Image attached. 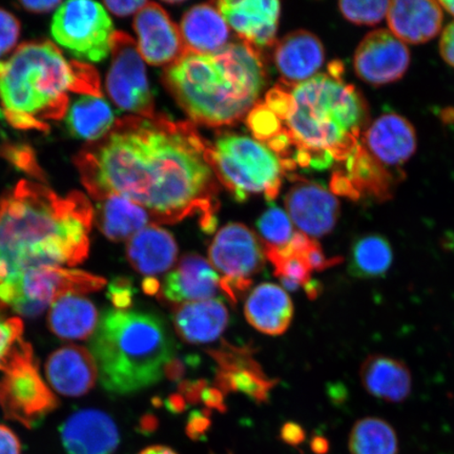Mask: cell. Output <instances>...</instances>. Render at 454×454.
<instances>
[{
  "label": "cell",
  "mask_w": 454,
  "mask_h": 454,
  "mask_svg": "<svg viewBox=\"0 0 454 454\" xmlns=\"http://www.w3.org/2000/svg\"><path fill=\"white\" fill-rule=\"evenodd\" d=\"M211 145L189 121L166 116L117 119L105 137L76 156L82 184L95 201L121 196L146 209L155 224L187 217L212 234L218 225V179Z\"/></svg>",
  "instance_id": "cell-1"
},
{
  "label": "cell",
  "mask_w": 454,
  "mask_h": 454,
  "mask_svg": "<svg viewBox=\"0 0 454 454\" xmlns=\"http://www.w3.org/2000/svg\"><path fill=\"white\" fill-rule=\"evenodd\" d=\"M343 66L334 61L327 73L309 81L272 88L263 101L278 129L265 145L279 157L284 169H325L348 162L369 127L364 96L342 79Z\"/></svg>",
  "instance_id": "cell-2"
},
{
  "label": "cell",
  "mask_w": 454,
  "mask_h": 454,
  "mask_svg": "<svg viewBox=\"0 0 454 454\" xmlns=\"http://www.w3.org/2000/svg\"><path fill=\"white\" fill-rule=\"evenodd\" d=\"M94 209L82 192L60 197L22 180L0 201V283L43 266L88 258Z\"/></svg>",
  "instance_id": "cell-3"
},
{
  "label": "cell",
  "mask_w": 454,
  "mask_h": 454,
  "mask_svg": "<svg viewBox=\"0 0 454 454\" xmlns=\"http://www.w3.org/2000/svg\"><path fill=\"white\" fill-rule=\"evenodd\" d=\"M162 81L186 115L203 126H231L258 104L266 72L258 49L230 43L213 54L186 52Z\"/></svg>",
  "instance_id": "cell-4"
},
{
  "label": "cell",
  "mask_w": 454,
  "mask_h": 454,
  "mask_svg": "<svg viewBox=\"0 0 454 454\" xmlns=\"http://www.w3.org/2000/svg\"><path fill=\"white\" fill-rule=\"evenodd\" d=\"M94 67L67 60L50 42L22 43L0 61V105L11 126L47 132L69 109V93L102 98Z\"/></svg>",
  "instance_id": "cell-5"
},
{
  "label": "cell",
  "mask_w": 454,
  "mask_h": 454,
  "mask_svg": "<svg viewBox=\"0 0 454 454\" xmlns=\"http://www.w3.org/2000/svg\"><path fill=\"white\" fill-rule=\"evenodd\" d=\"M104 388L129 395L160 381L175 343L166 323L145 312H105L90 342Z\"/></svg>",
  "instance_id": "cell-6"
},
{
  "label": "cell",
  "mask_w": 454,
  "mask_h": 454,
  "mask_svg": "<svg viewBox=\"0 0 454 454\" xmlns=\"http://www.w3.org/2000/svg\"><path fill=\"white\" fill-rule=\"evenodd\" d=\"M209 160L218 181L238 202L262 194L274 202L286 169L269 146L246 135L226 133L209 147Z\"/></svg>",
  "instance_id": "cell-7"
},
{
  "label": "cell",
  "mask_w": 454,
  "mask_h": 454,
  "mask_svg": "<svg viewBox=\"0 0 454 454\" xmlns=\"http://www.w3.org/2000/svg\"><path fill=\"white\" fill-rule=\"evenodd\" d=\"M106 283L88 271L43 266L0 283V303L22 316L36 317L66 294L98 292Z\"/></svg>",
  "instance_id": "cell-8"
},
{
  "label": "cell",
  "mask_w": 454,
  "mask_h": 454,
  "mask_svg": "<svg viewBox=\"0 0 454 454\" xmlns=\"http://www.w3.org/2000/svg\"><path fill=\"white\" fill-rule=\"evenodd\" d=\"M51 32L57 43L82 62L106 59L115 34L104 5L85 0L62 3L56 10Z\"/></svg>",
  "instance_id": "cell-9"
},
{
  "label": "cell",
  "mask_w": 454,
  "mask_h": 454,
  "mask_svg": "<svg viewBox=\"0 0 454 454\" xmlns=\"http://www.w3.org/2000/svg\"><path fill=\"white\" fill-rule=\"evenodd\" d=\"M111 54L106 89L114 104L134 116L154 117L155 101L137 43L126 33L115 32Z\"/></svg>",
  "instance_id": "cell-10"
},
{
  "label": "cell",
  "mask_w": 454,
  "mask_h": 454,
  "mask_svg": "<svg viewBox=\"0 0 454 454\" xmlns=\"http://www.w3.org/2000/svg\"><path fill=\"white\" fill-rule=\"evenodd\" d=\"M59 407L39 373L35 357L16 363L0 380V408L10 421L34 429Z\"/></svg>",
  "instance_id": "cell-11"
},
{
  "label": "cell",
  "mask_w": 454,
  "mask_h": 454,
  "mask_svg": "<svg viewBox=\"0 0 454 454\" xmlns=\"http://www.w3.org/2000/svg\"><path fill=\"white\" fill-rule=\"evenodd\" d=\"M410 65L411 52L406 43L385 28L367 34L354 56L357 77L376 87L399 81Z\"/></svg>",
  "instance_id": "cell-12"
},
{
  "label": "cell",
  "mask_w": 454,
  "mask_h": 454,
  "mask_svg": "<svg viewBox=\"0 0 454 454\" xmlns=\"http://www.w3.org/2000/svg\"><path fill=\"white\" fill-rule=\"evenodd\" d=\"M217 362L215 388L223 393H242L261 404L269 401L270 393L278 384L277 380L265 376L262 368L253 359V350L248 346L224 343L219 349L209 350Z\"/></svg>",
  "instance_id": "cell-13"
},
{
  "label": "cell",
  "mask_w": 454,
  "mask_h": 454,
  "mask_svg": "<svg viewBox=\"0 0 454 454\" xmlns=\"http://www.w3.org/2000/svg\"><path fill=\"white\" fill-rule=\"evenodd\" d=\"M208 255L215 270L236 279H251L265 263L264 247L257 235L241 223L223 226L215 236Z\"/></svg>",
  "instance_id": "cell-14"
},
{
  "label": "cell",
  "mask_w": 454,
  "mask_h": 454,
  "mask_svg": "<svg viewBox=\"0 0 454 454\" xmlns=\"http://www.w3.org/2000/svg\"><path fill=\"white\" fill-rule=\"evenodd\" d=\"M284 201L292 223L312 239L331 234L337 225L340 202L325 185L299 179Z\"/></svg>",
  "instance_id": "cell-15"
},
{
  "label": "cell",
  "mask_w": 454,
  "mask_h": 454,
  "mask_svg": "<svg viewBox=\"0 0 454 454\" xmlns=\"http://www.w3.org/2000/svg\"><path fill=\"white\" fill-rule=\"evenodd\" d=\"M142 59L155 67H168L181 59L186 48L180 27L160 4L147 3L134 20Z\"/></svg>",
  "instance_id": "cell-16"
},
{
  "label": "cell",
  "mask_w": 454,
  "mask_h": 454,
  "mask_svg": "<svg viewBox=\"0 0 454 454\" xmlns=\"http://www.w3.org/2000/svg\"><path fill=\"white\" fill-rule=\"evenodd\" d=\"M362 149L380 166L400 167L417 151L416 129L405 117L395 113L380 116L366 129Z\"/></svg>",
  "instance_id": "cell-17"
},
{
  "label": "cell",
  "mask_w": 454,
  "mask_h": 454,
  "mask_svg": "<svg viewBox=\"0 0 454 454\" xmlns=\"http://www.w3.org/2000/svg\"><path fill=\"white\" fill-rule=\"evenodd\" d=\"M60 435L67 454H114L121 441L115 422L98 410L73 413L61 425Z\"/></svg>",
  "instance_id": "cell-18"
},
{
  "label": "cell",
  "mask_w": 454,
  "mask_h": 454,
  "mask_svg": "<svg viewBox=\"0 0 454 454\" xmlns=\"http://www.w3.org/2000/svg\"><path fill=\"white\" fill-rule=\"evenodd\" d=\"M215 4L242 42L258 50L274 44L279 22L280 3L274 0H223Z\"/></svg>",
  "instance_id": "cell-19"
},
{
  "label": "cell",
  "mask_w": 454,
  "mask_h": 454,
  "mask_svg": "<svg viewBox=\"0 0 454 454\" xmlns=\"http://www.w3.org/2000/svg\"><path fill=\"white\" fill-rule=\"evenodd\" d=\"M274 59L281 82L297 85L317 75L325 64V50L315 34L299 30L278 43Z\"/></svg>",
  "instance_id": "cell-20"
},
{
  "label": "cell",
  "mask_w": 454,
  "mask_h": 454,
  "mask_svg": "<svg viewBox=\"0 0 454 454\" xmlns=\"http://www.w3.org/2000/svg\"><path fill=\"white\" fill-rule=\"evenodd\" d=\"M48 381L66 396L88 394L98 382V368L92 355L81 346H65L49 356L45 364Z\"/></svg>",
  "instance_id": "cell-21"
},
{
  "label": "cell",
  "mask_w": 454,
  "mask_h": 454,
  "mask_svg": "<svg viewBox=\"0 0 454 454\" xmlns=\"http://www.w3.org/2000/svg\"><path fill=\"white\" fill-rule=\"evenodd\" d=\"M389 31L404 43L421 44L441 32L442 9L433 0H395L389 2Z\"/></svg>",
  "instance_id": "cell-22"
},
{
  "label": "cell",
  "mask_w": 454,
  "mask_h": 454,
  "mask_svg": "<svg viewBox=\"0 0 454 454\" xmlns=\"http://www.w3.org/2000/svg\"><path fill=\"white\" fill-rule=\"evenodd\" d=\"M219 286L220 277L213 266L200 254H187L164 279L161 293L169 302L186 303L211 299Z\"/></svg>",
  "instance_id": "cell-23"
},
{
  "label": "cell",
  "mask_w": 454,
  "mask_h": 454,
  "mask_svg": "<svg viewBox=\"0 0 454 454\" xmlns=\"http://www.w3.org/2000/svg\"><path fill=\"white\" fill-rule=\"evenodd\" d=\"M173 322L178 336L190 344L214 342L229 325V311L218 299L175 306Z\"/></svg>",
  "instance_id": "cell-24"
},
{
  "label": "cell",
  "mask_w": 454,
  "mask_h": 454,
  "mask_svg": "<svg viewBox=\"0 0 454 454\" xmlns=\"http://www.w3.org/2000/svg\"><path fill=\"white\" fill-rule=\"evenodd\" d=\"M360 379L367 393L379 400L402 403L411 394V369L396 357L369 355L362 363Z\"/></svg>",
  "instance_id": "cell-25"
},
{
  "label": "cell",
  "mask_w": 454,
  "mask_h": 454,
  "mask_svg": "<svg viewBox=\"0 0 454 454\" xmlns=\"http://www.w3.org/2000/svg\"><path fill=\"white\" fill-rule=\"evenodd\" d=\"M181 36L187 52L213 54L229 44L231 28L213 4H197L184 15Z\"/></svg>",
  "instance_id": "cell-26"
},
{
  "label": "cell",
  "mask_w": 454,
  "mask_h": 454,
  "mask_svg": "<svg viewBox=\"0 0 454 454\" xmlns=\"http://www.w3.org/2000/svg\"><path fill=\"white\" fill-rule=\"evenodd\" d=\"M178 247L167 230L151 224L130 238L127 258L135 270L142 275L155 276L168 270L177 260Z\"/></svg>",
  "instance_id": "cell-27"
},
{
  "label": "cell",
  "mask_w": 454,
  "mask_h": 454,
  "mask_svg": "<svg viewBox=\"0 0 454 454\" xmlns=\"http://www.w3.org/2000/svg\"><path fill=\"white\" fill-rule=\"evenodd\" d=\"M244 312L249 325L257 331L269 336H280L291 325L294 305L280 286L263 283L249 294Z\"/></svg>",
  "instance_id": "cell-28"
},
{
  "label": "cell",
  "mask_w": 454,
  "mask_h": 454,
  "mask_svg": "<svg viewBox=\"0 0 454 454\" xmlns=\"http://www.w3.org/2000/svg\"><path fill=\"white\" fill-rule=\"evenodd\" d=\"M96 202L95 223L111 241H129L146 226L155 224L146 209L126 198L109 196Z\"/></svg>",
  "instance_id": "cell-29"
},
{
  "label": "cell",
  "mask_w": 454,
  "mask_h": 454,
  "mask_svg": "<svg viewBox=\"0 0 454 454\" xmlns=\"http://www.w3.org/2000/svg\"><path fill=\"white\" fill-rule=\"evenodd\" d=\"M98 310L92 301L69 294L54 301L48 316L51 331L65 340H84L98 326Z\"/></svg>",
  "instance_id": "cell-30"
},
{
  "label": "cell",
  "mask_w": 454,
  "mask_h": 454,
  "mask_svg": "<svg viewBox=\"0 0 454 454\" xmlns=\"http://www.w3.org/2000/svg\"><path fill=\"white\" fill-rule=\"evenodd\" d=\"M116 119L104 98L82 96L67 113L70 132L77 138L94 142L110 132Z\"/></svg>",
  "instance_id": "cell-31"
},
{
  "label": "cell",
  "mask_w": 454,
  "mask_h": 454,
  "mask_svg": "<svg viewBox=\"0 0 454 454\" xmlns=\"http://www.w3.org/2000/svg\"><path fill=\"white\" fill-rule=\"evenodd\" d=\"M394 262V251L385 237L368 234L357 238L351 247L348 270L357 279H378L387 274Z\"/></svg>",
  "instance_id": "cell-32"
},
{
  "label": "cell",
  "mask_w": 454,
  "mask_h": 454,
  "mask_svg": "<svg viewBox=\"0 0 454 454\" xmlns=\"http://www.w3.org/2000/svg\"><path fill=\"white\" fill-rule=\"evenodd\" d=\"M351 454H397L399 442L388 422L374 417L357 421L349 436Z\"/></svg>",
  "instance_id": "cell-33"
},
{
  "label": "cell",
  "mask_w": 454,
  "mask_h": 454,
  "mask_svg": "<svg viewBox=\"0 0 454 454\" xmlns=\"http://www.w3.org/2000/svg\"><path fill=\"white\" fill-rule=\"evenodd\" d=\"M31 357L34 351L24 340V323L20 317H0V371L5 372Z\"/></svg>",
  "instance_id": "cell-34"
},
{
  "label": "cell",
  "mask_w": 454,
  "mask_h": 454,
  "mask_svg": "<svg viewBox=\"0 0 454 454\" xmlns=\"http://www.w3.org/2000/svg\"><path fill=\"white\" fill-rule=\"evenodd\" d=\"M257 229L264 246L270 247H286L294 234L291 218L274 203H270V207L261 215Z\"/></svg>",
  "instance_id": "cell-35"
},
{
  "label": "cell",
  "mask_w": 454,
  "mask_h": 454,
  "mask_svg": "<svg viewBox=\"0 0 454 454\" xmlns=\"http://www.w3.org/2000/svg\"><path fill=\"white\" fill-rule=\"evenodd\" d=\"M389 2H344L339 3L340 13L346 20L359 26H374L387 16Z\"/></svg>",
  "instance_id": "cell-36"
},
{
  "label": "cell",
  "mask_w": 454,
  "mask_h": 454,
  "mask_svg": "<svg viewBox=\"0 0 454 454\" xmlns=\"http://www.w3.org/2000/svg\"><path fill=\"white\" fill-rule=\"evenodd\" d=\"M264 253L274 265V274L279 279L286 278V279L297 282L301 286H305L310 281L311 270L302 257L293 255V257L282 258L274 253L265 251V249Z\"/></svg>",
  "instance_id": "cell-37"
},
{
  "label": "cell",
  "mask_w": 454,
  "mask_h": 454,
  "mask_svg": "<svg viewBox=\"0 0 454 454\" xmlns=\"http://www.w3.org/2000/svg\"><path fill=\"white\" fill-rule=\"evenodd\" d=\"M20 35V21L8 11L0 9V57L15 48Z\"/></svg>",
  "instance_id": "cell-38"
},
{
  "label": "cell",
  "mask_w": 454,
  "mask_h": 454,
  "mask_svg": "<svg viewBox=\"0 0 454 454\" xmlns=\"http://www.w3.org/2000/svg\"><path fill=\"white\" fill-rule=\"evenodd\" d=\"M136 289L129 278H116L109 286V298L119 310H127L133 303Z\"/></svg>",
  "instance_id": "cell-39"
},
{
  "label": "cell",
  "mask_w": 454,
  "mask_h": 454,
  "mask_svg": "<svg viewBox=\"0 0 454 454\" xmlns=\"http://www.w3.org/2000/svg\"><path fill=\"white\" fill-rule=\"evenodd\" d=\"M252 279H236V278H226L220 279L221 291H223L231 304H236L238 301L246 294L249 287L252 286Z\"/></svg>",
  "instance_id": "cell-40"
},
{
  "label": "cell",
  "mask_w": 454,
  "mask_h": 454,
  "mask_svg": "<svg viewBox=\"0 0 454 454\" xmlns=\"http://www.w3.org/2000/svg\"><path fill=\"white\" fill-rule=\"evenodd\" d=\"M211 411H192L186 425V434L190 438L198 440L202 438L211 427Z\"/></svg>",
  "instance_id": "cell-41"
},
{
  "label": "cell",
  "mask_w": 454,
  "mask_h": 454,
  "mask_svg": "<svg viewBox=\"0 0 454 454\" xmlns=\"http://www.w3.org/2000/svg\"><path fill=\"white\" fill-rule=\"evenodd\" d=\"M303 259L305 262L308 263L311 271H322L342 262V259L340 258L327 259L319 243L312 247L309 251L304 254Z\"/></svg>",
  "instance_id": "cell-42"
},
{
  "label": "cell",
  "mask_w": 454,
  "mask_h": 454,
  "mask_svg": "<svg viewBox=\"0 0 454 454\" xmlns=\"http://www.w3.org/2000/svg\"><path fill=\"white\" fill-rule=\"evenodd\" d=\"M179 393L183 395L190 404H198L201 402L203 391L207 388V382L206 380H197V381H189L184 380L179 384Z\"/></svg>",
  "instance_id": "cell-43"
},
{
  "label": "cell",
  "mask_w": 454,
  "mask_h": 454,
  "mask_svg": "<svg viewBox=\"0 0 454 454\" xmlns=\"http://www.w3.org/2000/svg\"><path fill=\"white\" fill-rule=\"evenodd\" d=\"M440 53L446 64L454 67V20L442 33Z\"/></svg>",
  "instance_id": "cell-44"
},
{
  "label": "cell",
  "mask_w": 454,
  "mask_h": 454,
  "mask_svg": "<svg viewBox=\"0 0 454 454\" xmlns=\"http://www.w3.org/2000/svg\"><path fill=\"white\" fill-rule=\"evenodd\" d=\"M0 454H21V444L12 430L0 424Z\"/></svg>",
  "instance_id": "cell-45"
},
{
  "label": "cell",
  "mask_w": 454,
  "mask_h": 454,
  "mask_svg": "<svg viewBox=\"0 0 454 454\" xmlns=\"http://www.w3.org/2000/svg\"><path fill=\"white\" fill-rule=\"evenodd\" d=\"M146 4L147 2L134 0V2H106L105 5L114 15L124 17L137 14Z\"/></svg>",
  "instance_id": "cell-46"
},
{
  "label": "cell",
  "mask_w": 454,
  "mask_h": 454,
  "mask_svg": "<svg viewBox=\"0 0 454 454\" xmlns=\"http://www.w3.org/2000/svg\"><path fill=\"white\" fill-rule=\"evenodd\" d=\"M281 438L289 445H299L304 441L305 433L300 425L289 422L283 426Z\"/></svg>",
  "instance_id": "cell-47"
},
{
  "label": "cell",
  "mask_w": 454,
  "mask_h": 454,
  "mask_svg": "<svg viewBox=\"0 0 454 454\" xmlns=\"http://www.w3.org/2000/svg\"><path fill=\"white\" fill-rule=\"evenodd\" d=\"M201 401L208 408H215L221 412L226 411V406L224 404V394L223 391L215 387H207L203 391Z\"/></svg>",
  "instance_id": "cell-48"
},
{
  "label": "cell",
  "mask_w": 454,
  "mask_h": 454,
  "mask_svg": "<svg viewBox=\"0 0 454 454\" xmlns=\"http://www.w3.org/2000/svg\"><path fill=\"white\" fill-rule=\"evenodd\" d=\"M62 3L56 0H42V2H20L22 9L32 13H47L60 7Z\"/></svg>",
  "instance_id": "cell-49"
},
{
  "label": "cell",
  "mask_w": 454,
  "mask_h": 454,
  "mask_svg": "<svg viewBox=\"0 0 454 454\" xmlns=\"http://www.w3.org/2000/svg\"><path fill=\"white\" fill-rule=\"evenodd\" d=\"M185 372L184 362L174 359V357L164 366V374L172 382H180L184 379Z\"/></svg>",
  "instance_id": "cell-50"
},
{
  "label": "cell",
  "mask_w": 454,
  "mask_h": 454,
  "mask_svg": "<svg viewBox=\"0 0 454 454\" xmlns=\"http://www.w3.org/2000/svg\"><path fill=\"white\" fill-rule=\"evenodd\" d=\"M168 411L181 413L186 410V401L180 394L170 395L166 402Z\"/></svg>",
  "instance_id": "cell-51"
},
{
  "label": "cell",
  "mask_w": 454,
  "mask_h": 454,
  "mask_svg": "<svg viewBox=\"0 0 454 454\" xmlns=\"http://www.w3.org/2000/svg\"><path fill=\"white\" fill-rule=\"evenodd\" d=\"M142 288H144V292L149 296H158V294H161V286L160 282H159L155 278L147 277L142 282Z\"/></svg>",
  "instance_id": "cell-52"
},
{
  "label": "cell",
  "mask_w": 454,
  "mask_h": 454,
  "mask_svg": "<svg viewBox=\"0 0 454 454\" xmlns=\"http://www.w3.org/2000/svg\"><path fill=\"white\" fill-rule=\"evenodd\" d=\"M305 293L308 294L309 298L310 300H315L317 296H319L321 293V284L317 281H309L306 286H304Z\"/></svg>",
  "instance_id": "cell-53"
},
{
  "label": "cell",
  "mask_w": 454,
  "mask_h": 454,
  "mask_svg": "<svg viewBox=\"0 0 454 454\" xmlns=\"http://www.w3.org/2000/svg\"><path fill=\"white\" fill-rule=\"evenodd\" d=\"M139 454H177L174 450H170V448L166 446H152L149 448H145V450H142Z\"/></svg>",
  "instance_id": "cell-54"
},
{
  "label": "cell",
  "mask_w": 454,
  "mask_h": 454,
  "mask_svg": "<svg viewBox=\"0 0 454 454\" xmlns=\"http://www.w3.org/2000/svg\"><path fill=\"white\" fill-rule=\"evenodd\" d=\"M157 419L153 416H147L144 419V428L147 430L155 429L157 427Z\"/></svg>",
  "instance_id": "cell-55"
},
{
  "label": "cell",
  "mask_w": 454,
  "mask_h": 454,
  "mask_svg": "<svg viewBox=\"0 0 454 454\" xmlns=\"http://www.w3.org/2000/svg\"><path fill=\"white\" fill-rule=\"evenodd\" d=\"M442 9H444L447 11L448 13L454 16V0L453 2H439Z\"/></svg>",
  "instance_id": "cell-56"
}]
</instances>
